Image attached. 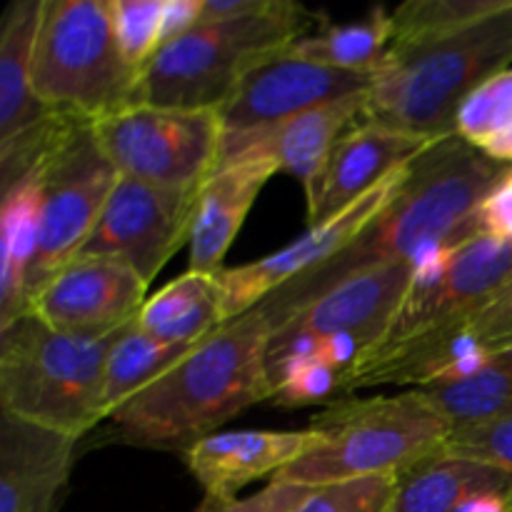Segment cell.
Segmentation results:
<instances>
[{
    "instance_id": "cell-1",
    "label": "cell",
    "mask_w": 512,
    "mask_h": 512,
    "mask_svg": "<svg viewBox=\"0 0 512 512\" xmlns=\"http://www.w3.org/2000/svg\"><path fill=\"white\" fill-rule=\"evenodd\" d=\"M503 168L455 133L435 140L410 165L395 198L338 255L260 303L273 330L355 275L415 260L433 245H458L475 238V210Z\"/></svg>"
},
{
    "instance_id": "cell-2",
    "label": "cell",
    "mask_w": 512,
    "mask_h": 512,
    "mask_svg": "<svg viewBox=\"0 0 512 512\" xmlns=\"http://www.w3.org/2000/svg\"><path fill=\"white\" fill-rule=\"evenodd\" d=\"M270 333L273 325L260 305L225 323L110 415L113 438L185 455L235 415L273 398Z\"/></svg>"
},
{
    "instance_id": "cell-3",
    "label": "cell",
    "mask_w": 512,
    "mask_h": 512,
    "mask_svg": "<svg viewBox=\"0 0 512 512\" xmlns=\"http://www.w3.org/2000/svg\"><path fill=\"white\" fill-rule=\"evenodd\" d=\"M510 63L512 3L458 33L390 48L365 95L363 118L440 140L453 135L460 103Z\"/></svg>"
},
{
    "instance_id": "cell-4",
    "label": "cell",
    "mask_w": 512,
    "mask_h": 512,
    "mask_svg": "<svg viewBox=\"0 0 512 512\" xmlns=\"http://www.w3.org/2000/svg\"><path fill=\"white\" fill-rule=\"evenodd\" d=\"M453 425L418 388L340 398L310 418L315 445L273 480L320 488L368 475H400L440 450Z\"/></svg>"
},
{
    "instance_id": "cell-5",
    "label": "cell",
    "mask_w": 512,
    "mask_h": 512,
    "mask_svg": "<svg viewBox=\"0 0 512 512\" xmlns=\"http://www.w3.org/2000/svg\"><path fill=\"white\" fill-rule=\"evenodd\" d=\"M118 333H60L35 315L0 330V413L83 440L105 420V363Z\"/></svg>"
},
{
    "instance_id": "cell-6",
    "label": "cell",
    "mask_w": 512,
    "mask_h": 512,
    "mask_svg": "<svg viewBox=\"0 0 512 512\" xmlns=\"http://www.w3.org/2000/svg\"><path fill=\"white\" fill-rule=\"evenodd\" d=\"M310 20L313 15L298 3L275 0L268 13L255 18L200 23L155 53L140 75L133 103L220 110L245 73L293 45Z\"/></svg>"
},
{
    "instance_id": "cell-7",
    "label": "cell",
    "mask_w": 512,
    "mask_h": 512,
    "mask_svg": "<svg viewBox=\"0 0 512 512\" xmlns=\"http://www.w3.org/2000/svg\"><path fill=\"white\" fill-rule=\"evenodd\" d=\"M138 80L115 40L110 0H45L33 50L43 105L93 125L128 108Z\"/></svg>"
},
{
    "instance_id": "cell-8",
    "label": "cell",
    "mask_w": 512,
    "mask_h": 512,
    "mask_svg": "<svg viewBox=\"0 0 512 512\" xmlns=\"http://www.w3.org/2000/svg\"><path fill=\"white\" fill-rule=\"evenodd\" d=\"M43 210L25 313L40 290L83 253L120 173L98 145L90 123H70L38 163Z\"/></svg>"
},
{
    "instance_id": "cell-9",
    "label": "cell",
    "mask_w": 512,
    "mask_h": 512,
    "mask_svg": "<svg viewBox=\"0 0 512 512\" xmlns=\"http://www.w3.org/2000/svg\"><path fill=\"white\" fill-rule=\"evenodd\" d=\"M93 135L125 178L198 190L218 168L223 123L215 108L133 103L93 123Z\"/></svg>"
},
{
    "instance_id": "cell-10",
    "label": "cell",
    "mask_w": 512,
    "mask_h": 512,
    "mask_svg": "<svg viewBox=\"0 0 512 512\" xmlns=\"http://www.w3.org/2000/svg\"><path fill=\"white\" fill-rule=\"evenodd\" d=\"M288 48L250 68L230 98L220 105V160L253 135L318 105L368 93L373 85V75L328 68L298 58Z\"/></svg>"
},
{
    "instance_id": "cell-11",
    "label": "cell",
    "mask_w": 512,
    "mask_h": 512,
    "mask_svg": "<svg viewBox=\"0 0 512 512\" xmlns=\"http://www.w3.org/2000/svg\"><path fill=\"white\" fill-rule=\"evenodd\" d=\"M45 0H13L0 28V188L38 168L70 123L33 88V50Z\"/></svg>"
},
{
    "instance_id": "cell-12",
    "label": "cell",
    "mask_w": 512,
    "mask_h": 512,
    "mask_svg": "<svg viewBox=\"0 0 512 512\" xmlns=\"http://www.w3.org/2000/svg\"><path fill=\"white\" fill-rule=\"evenodd\" d=\"M198 195L200 188L170 190L120 175L80 255L123 260L150 285L190 243Z\"/></svg>"
},
{
    "instance_id": "cell-13",
    "label": "cell",
    "mask_w": 512,
    "mask_h": 512,
    "mask_svg": "<svg viewBox=\"0 0 512 512\" xmlns=\"http://www.w3.org/2000/svg\"><path fill=\"white\" fill-rule=\"evenodd\" d=\"M413 278V260L383 265L335 285L290 315L270 333L268 378L280 363L293 355L313 353L320 340L338 333H355L370 345L385 333L395 310L403 303Z\"/></svg>"
},
{
    "instance_id": "cell-14",
    "label": "cell",
    "mask_w": 512,
    "mask_h": 512,
    "mask_svg": "<svg viewBox=\"0 0 512 512\" xmlns=\"http://www.w3.org/2000/svg\"><path fill=\"white\" fill-rule=\"evenodd\" d=\"M410 165H405L398 173H393L383 183L375 185L370 193L355 200L353 205H348L335 218L325 220L320 225H310L288 248L278 250L273 255H265L260 260H253V263L218 270L215 275H218L220 290H223L225 323L255 310L275 290L283 288L285 283L310 273L318 265L328 263L333 255H338L395 198L400 185L405 183V175H408Z\"/></svg>"
},
{
    "instance_id": "cell-15",
    "label": "cell",
    "mask_w": 512,
    "mask_h": 512,
    "mask_svg": "<svg viewBox=\"0 0 512 512\" xmlns=\"http://www.w3.org/2000/svg\"><path fill=\"white\" fill-rule=\"evenodd\" d=\"M148 283L123 260L78 255L30 303L28 313L70 335H113L138 318Z\"/></svg>"
},
{
    "instance_id": "cell-16",
    "label": "cell",
    "mask_w": 512,
    "mask_h": 512,
    "mask_svg": "<svg viewBox=\"0 0 512 512\" xmlns=\"http://www.w3.org/2000/svg\"><path fill=\"white\" fill-rule=\"evenodd\" d=\"M433 143L435 140L430 138L385 128V125L360 118L338 140L315 188L305 193L308 228L343 213L348 205L370 193L375 185L420 158Z\"/></svg>"
},
{
    "instance_id": "cell-17",
    "label": "cell",
    "mask_w": 512,
    "mask_h": 512,
    "mask_svg": "<svg viewBox=\"0 0 512 512\" xmlns=\"http://www.w3.org/2000/svg\"><path fill=\"white\" fill-rule=\"evenodd\" d=\"M78 443L0 413V512H60Z\"/></svg>"
},
{
    "instance_id": "cell-18",
    "label": "cell",
    "mask_w": 512,
    "mask_h": 512,
    "mask_svg": "<svg viewBox=\"0 0 512 512\" xmlns=\"http://www.w3.org/2000/svg\"><path fill=\"white\" fill-rule=\"evenodd\" d=\"M278 170V163L270 155L245 150L210 173L200 188L190 230L188 270L218 273L225 268V255L238 238L250 208Z\"/></svg>"
},
{
    "instance_id": "cell-19",
    "label": "cell",
    "mask_w": 512,
    "mask_h": 512,
    "mask_svg": "<svg viewBox=\"0 0 512 512\" xmlns=\"http://www.w3.org/2000/svg\"><path fill=\"white\" fill-rule=\"evenodd\" d=\"M315 445L305 430H220L183 455L185 465L205 490V498L230 500L238 490L303 458Z\"/></svg>"
},
{
    "instance_id": "cell-20",
    "label": "cell",
    "mask_w": 512,
    "mask_h": 512,
    "mask_svg": "<svg viewBox=\"0 0 512 512\" xmlns=\"http://www.w3.org/2000/svg\"><path fill=\"white\" fill-rule=\"evenodd\" d=\"M365 95L368 93L305 110V113L295 115V118L265 130V133L243 140L220 163L245 153V150H260V153L270 155L283 173L300 180L305 193H310L323 175L325 165H328L330 155H333L335 145L343 138L345 130L353 128L363 118Z\"/></svg>"
},
{
    "instance_id": "cell-21",
    "label": "cell",
    "mask_w": 512,
    "mask_h": 512,
    "mask_svg": "<svg viewBox=\"0 0 512 512\" xmlns=\"http://www.w3.org/2000/svg\"><path fill=\"white\" fill-rule=\"evenodd\" d=\"M43 210V178L30 170L0 198V330L25 315V288L35 260Z\"/></svg>"
},
{
    "instance_id": "cell-22",
    "label": "cell",
    "mask_w": 512,
    "mask_h": 512,
    "mask_svg": "<svg viewBox=\"0 0 512 512\" xmlns=\"http://www.w3.org/2000/svg\"><path fill=\"white\" fill-rule=\"evenodd\" d=\"M480 493L512 495V475L435 453L398 475L390 512H455Z\"/></svg>"
},
{
    "instance_id": "cell-23",
    "label": "cell",
    "mask_w": 512,
    "mask_h": 512,
    "mask_svg": "<svg viewBox=\"0 0 512 512\" xmlns=\"http://www.w3.org/2000/svg\"><path fill=\"white\" fill-rule=\"evenodd\" d=\"M135 323L163 343H203L225 325L218 275L185 270L145 300Z\"/></svg>"
},
{
    "instance_id": "cell-24",
    "label": "cell",
    "mask_w": 512,
    "mask_h": 512,
    "mask_svg": "<svg viewBox=\"0 0 512 512\" xmlns=\"http://www.w3.org/2000/svg\"><path fill=\"white\" fill-rule=\"evenodd\" d=\"M390 48H393V13L378 5L365 18L353 23L325 20L320 30L300 35L288 50L298 58L328 68L375 75Z\"/></svg>"
},
{
    "instance_id": "cell-25",
    "label": "cell",
    "mask_w": 512,
    "mask_h": 512,
    "mask_svg": "<svg viewBox=\"0 0 512 512\" xmlns=\"http://www.w3.org/2000/svg\"><path fill=\"white\" fill-rule=\"evenodd\" d=\"M195 345H173L145 333L138 323H128L113 338L105 363L103 410L105 420L130 398L168 373Z\"/></svg>"
},
{
    "instance_id": "cell-26",
    "label": "cell",
    "mask_w": 512,
    "mask_h": 512,
    "mask_svg": "<svg viewBox=\"0 0 512 512\" xmlns=\"http://www.w3.org/2000/svg\"><path fill=\"white\" fill-rule=\"evenodd\" d=\"M450 425L478 423L512 410V348L490 353L468 378L450 385L418 388Z\"/></svg>"
},
{
    "instance_id": "cell-27",
    "label": "cell",
    "mask_w": 512,
    "mask_h": 512,
    "mask_svg": "<svg viewBox=\"0 0 512 512\" xmlns=\"http://www.w3.org/2000/svg\"><path fill=\"white\" fill-rule=\"evenodd\" d=\"M453 133L498 165H512V68L485 80L460 103Z\"/></svg>"
},
{
    "instance_id": "cell-28",
    "label": "cell",
    "mask_w": 512,
    "mask_h": 512,
    "mask_svg": "<svg viewBox=\"0 0 512 512\" xmlns=\"http://www.w3.org/2000/svg\"><path fill=\"white\" fill-rule=\"evenodd\" d=\"M512 0H410L393 10V48L458 33L505 10Z\"/></svg>"
},
{
    "instance_id": "cell-29",
    "label": "cell",
    "mask_w": 512,
    "mask_h": 512,
    "mask_svg": "<svg viewBox=\"0 0 512 512\" xmlns=\"http://www.w3.org/2000/svg\"><path fill=\"white\" fill-rule=\"evenodd\" d=\"M345 370L325 363L318 353L293 355L270 373V403L280 408H305L320 405L325 408L343 398Z\"/></svg>"
},
{
    "instance_id": "cell-30",
    "label": "cell",
    "mask_w": 512,
    "mask_h": 512,
    "mask_svg": "<svg viewBox=\"0 0 512 512\" xmlns=\"http://www.w3.org/2000/svg\"><path fill=\"white\" fill-rule=\"evenodd\" d=\"M163 10L165 0H110L115 40L138 75L163 48Z\"/></svg>"
},
{
    "instance_id": "cell-31",
    "label": "cell",
    "mask_w": 512,
    "mask_h": 512,
    "mask_svg": "<svg viewBox=\"0 0 512 512\" xmlns=\"http://www.w3.org/2000/svg\"><path fill=\"white\" fill-rule=\"evenodd\" d=\"M438 455L470 460L512 475V410L478 423L453 425Z\"/></svg>"
},
{
    "instance_id": "cell-32",
    "label": "cell",
    "mask_w": 512,
    "mask_h": 512,
    "mask_svg": "<svg viewBox=\"0 0 512 512\" xmlns=\"http://www.w3.org/2000/svg\"><path fill=\"white\" fill-rule=\"evenodd\" d=\"M398 475H368L310 490L298 512H390Z\"/></svg>"
},
{
    "instance_id": "cell-33",
    "label": "cell",
    "mask_w": 512,
    "mask_h": 512,
    "mask_svg": "<svg viewBox=\"0 0 512 512\" xmlns=\"http://www.w3.org/2000/svg\"><path fill=\"white\" fill-rule=\"evenodd\" d=\"M310 490L313 488H305V485L270 480L260 493L250 495V498H205L195 512H298Z\"/></svg>"
},
{
    "instance_id": "cell-34",
    "label": "cell",
    "mask_w": 512,
    "mask_h": 512,
    "mask_svg": "<svg viewBox=\"0 0 512 512\" xmlns=\"http://www.w3.org/2000/svg\"><path fill=\"white\" fill-rule=\"evenodd\" d=\"M465 330L488 353L512 348V275L505 280L503 288L468 320Z\"/></svg>"
},
{
    "instance_id": "cell-35",
    "label": "cell",
    "mask_w": 512,
    "mask_h": 512,
    "mask_svg": "<svg viewBox=\"0 0 512 512\" xmlns=\"http://www.w3.org/2000/svg\"><path fill=\"white\" fill-rule=\"evenodd\" d=\"M473 225L478 235H488V238L512 245V165L500 170L498 180L480 200Z\"/></svg>"
},
{
    "instance_id": "cell-36",
    "label": "cell",
    "mask_w": 512,
    "mask_h": 512,
    "mask_svg": "<svg viewBox=\"0 0 512 512\" xmlns=\"http://www.w3.org/2000/svg\"><path fill=\"white\" fill-rule=\"evenodd\" d=\"M205 0H165L163 10V45L198 28L203 18Z\"/></svg>"
},
{
    "instance_id": "cell-37",
    "label": "cell",
    "mask_w": 512,
    "mask_h": 512,
    "mask_svg": "<svg viewBox=\"0 0 512 512\" xmlns=\"http://www.w3.org/2000/svg\"><path fill=\"white\" fill-rule=\"evenodd\" d=\"M275 0H205L200 23H225V20H245L268 13Z\"/></svg>"
},
{
    "instance_id": "cell-38",
    "label": "cell",
    "mask_w": 512,
    "mask_h": 512,
    "mask_svg": "<svg viewBox=\"0 0 512 512\" xmlns=\"http://www.w3.org/2000/svg\"><path fill=\"white\" fill-rule=\"evenodd\" d=\"M455 512H512V495L508 493H480L465 500Z\"/></svg>"
}]
</instances>
